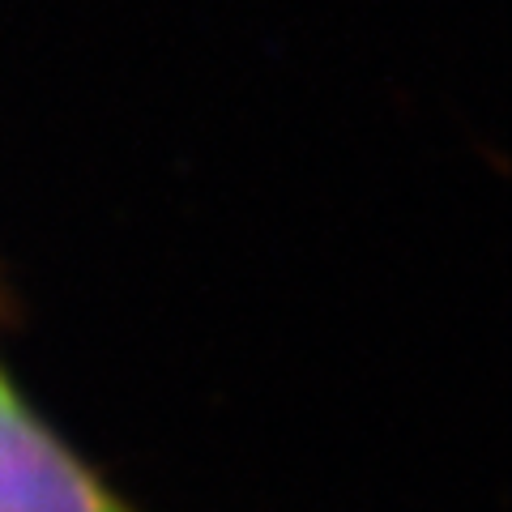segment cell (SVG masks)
I'll return each mask as SVG.
<instances>
[{"label": "cell", "mask_w": 512, "mask_h": 512, "mask_svg": "<svg viewBox=\"0 0 512 512\" xmlns=\"http://www.w3.org/2000/svg\"><path fill=\"white\" fill-rule=\"evenodd\" d=\"M0 512H128L0 380Z\"/></svg>", "instance_id": "6da1fadb"}]
</instances>
